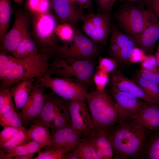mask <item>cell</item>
<instances>
[{
    "instance_id": "1",
    "label": "cell",
    "mask_w": 159,
    "mask_h": 159,
    "mask_svg": "<svg viewBox=\"0 0 159 159\" xmlns=\"http://www.w3.org/2000/svg\"><path fill=\"white\" fill-rule=\"evenodd\" d=\"M151 132L130 119L122 120L109 127L107 134L113 150V158L143 159L144 145Z\"/></svg>"
},
{
    "instance_id": "2",
    "label": "cell",
    "mask_w": 159,
    "mask_h": 159,
    "mask_svg": "<svg viewBox=\"0 0 159 159\" xmlns=\"http://www.w3.org/2000/svg\"><path fill=\"white\" fill-rule=\"evenodd\" d=\"M52 51L41 50L37 54L24 58L12 57L6 79L0 85V90L11 87L18 82L27 79H38L52 74L49 64Z\"/></svg>"
},
{
    "instance_id": "3",
    "label": "cell",
    "mask_w": 159,
    "mask_h": 159,
    "mask_svg": "<svg viewBox=\"0 0 159 159\" xmlns=\"http://www.w3.org/2000/svg\"><path fill=\"white\" fill-rule=\"evenodd\" d=\"M87 101L90 111L92 125L109 128L124 120L117 110L112 96L104 89L88 92Z\"/></svg>"
},
{
    "instance_id": "4",
    "label": "cell",
    "mask_w": 159,
    "mask_h": 159,
    "mask_svg": "<svg viewBox=\"0 0 159 159\" xmlns=\"http://www.w3.org/2000/svg\"><path fill=\"white\" fill-rule=\"evenodd\" d=\"M91 61L60 57L53 61L50 67L52 74L86 86L91 84L94 74V66Z\"/></svg>"
},
{
    "instance_id": "5",
    "label": "cell",
    "mask_w": 159,
    "mask_h": 159,
    "mask_svg": "<svg viewBox=\"0 0 159 159\" xmlns=\"http://www.w3.org/2000/svg\"><path fill=\"white\" fill-rule=\"evenodd\" d=\"M98 45L79 30H75L72 37L57 48L60 57L66 59L92 60L97 54Z\"/></svg>"
},
{
    "instance_id": "6",
    "label": "cell",
    "mask_w": 159,
    "mask_h": 159,
    "mask_svg": "<svg viewBox=\"0 0 159 159\" xmlns=\"http://www.w3.org/2000/svg\"><path fill=\"white\" fill-rule=\"evenodd\" d=\"M115 16L120 26L132 37L140 33L151 22L158 19L148 9L132 4L122 6Z\"/></svg>"
},
{
    "instance_id": "7",
    "label": "cell",
    "mask_w": 159,
    "mask_h": 159,
    "mask_svg": "<svg viewBox=\"0 0 159 159\" xmlns=\"http://www.w3.org/2000/svg\"><path fill=\"white\" fill-rule=\"evenodd\" d=\"M49 74L38 78L53 93L67 100L85 101L88 92L86 86L65 78L53 77Z\"/></svg>"
},
{
    "instance_id": "8",
    "label": "cell",
    "mask_w": 159,
    "mask_h": 159,
    "mask_svg": "<svg viewBox=\"0 0 159 159\" xmlns=\"http://www.w3.org/2000/svg\"><path fill=\"white\" fill-rule=\"evenodd\" d=\"M46 88L37 79L25 105L19 113L25 128L41 111L46 100L47 95L45 92Z\"/></svg>"
},
{
    "instance_id": "9",
    "label": "cell",
    "mask_w": 159,
    "mask_h": 159,
    "mask_svg": "<svg viewBox=\"0 0 159 159\" xmlns=\"http://www.w3.org/2000/svg\"><path fill=\"white\" fill-rule=\"evenodd\" d=\"M28 25L26 16L21 12L16 13L12 26L1 42V52L11 55L29 33Z\"/></svg>"
},
{
    "instance_id": "10",
    "label": "cell",
    "mask_w": 159,
    "mask_h": 159,
    "mask_svg": "<svg viewBox=\"0 0 159 159\" xmlns=\"http://www.w3.org/2000/svg\"><path fill=\"white\" fill-rule=\"evenodd\" d=\"M34 22V30L39 44L42 49L53 50L55 46L51 37L56 26L54 16L48 12L37 14Z\"/></svg>"
},
{
    "instance_id": "11",
    "label": "cell",
    "mask_w": 159,
    "mask_h": 159,
    "mask_svg": "<svg viewBox=\"0 0 159 159\" xmlns=\"http://www.w3.org/2000/svg\"><path fill=\"white\" fill-rule=\"evenodd\" d=\"M111 96L117 110L125 120L131 119L147 102L130 93L111 88Z\"/></svg>"
},
{
    "instance_id": "12",
    "label": "cell",
    "mask_w": 159,
    "mask_h": 159,
    "mask_svg": "<svg viewBox=\"0 0 159 159\" xmlns=\"http://www.w3.org/2000/svg\"><path fill=\"white\" fill-rule=\"evenodd\" d=\"M51 3L57 18L74 28L85 16L83 9L74 0H51Z\"/></svg>"
},
{
    "instance_id": "13",
    "label": "cell",
    "mask_w": 159,
    "mask_h": 159,
    "mask_svg": "<svg viewBox=\"0 0 159 159\" xmlns=\"http://www.w3.org/2000/svg\"><path fill=\"white\" fill-rule=\"evenodd\" d=\"M52 145L48 148L63 149L66 152L75 147L83 139V135L71 125L59 129L51 130Z\"/></svg>"
},
{
    "instance_id": "14",
    "label": "cell",
    "mask_w": 159,
    "mask_h": 159,
    "mask_svg": "<svg viewBox=\"0 0 159 159\" xmlns=\"http://www.w3.org/2000/svg\"><path fill=\"white\" fill-rule=\"evenodd\" d=\"M68 105L71 124L76 130L82 133L83 137L92 126L91 115L85 101L69 100Z\"/></svg>"
},
{
    "instance_id": "15",
    "label": "cell",
    "mask_w": 159,
    "mask_h": 159,
    "mask_svg": "<svg viewBox=\"0 0 159 159\" xmlns=\"http://www.w3.org/2000/svg\"><path fill=\"white\" fill-rule=\"evenodd\" d=\"M110 84L111 88L130 93L147 102L159 105L146 95L135 81L125 77L120 72H117L112 74L110 78Z\"/></svg>"
},
{
    "instance_id": "16",
    "label": "cell",
    "mask_w": 159,
    "mask_h": 159,
    "mask_svg": "<svg viewBox=\"0 0 159 159\" xmlns=\"http://www.w3.org/2000/svg\"><path fill=\"white\" fill-rule=\"evenodd\" d=\"M109 128L92 125L83 137L102 152L105 159H112L113 156L112 146L107 134Z\"/></svg>"
},
{
    "instance_id": "17",
    "label": "cell",
    "mask_w": 159,
    "mask_h": 159,
    "mask_svg": "<svg viewBox=\"0 0 159 159\" xmlns=\"http://www.w3.org/2000/svg\"><path fill=\"white\" fill-rule=\"evenodd\" d=\"M158 105L146 102L141 110L130 119L138 125L151 131L159 130Z\"/></svg>"
},
{
    "instance_id": "18",
    "label": "cell",
    "mask_w": 159,
    "mask_h": 159,
    "mask_svg": "<svg viewBox=\"0 0 159 159\" xmlns=\"http://www.w3.org/2000/svg\"><path fill=\"white\" fill-rule=\"evenodd\" d=\"M132 37L137 45L145 54H151L159 39V20L152 21L140 33Z\"/></svg>"
},
{
    "instance_id": "19",
    "label": "cell",
    "mask_w": 159,
    "mask_h": 159,
    "mask_svg": "<svg viewBox=\"0 0 159 159\" xmlns=\"http://www.w3.org/2000/svg\"><path fill=\"white\" fill-rule=\"evenodd\" d=\"M90 14L95 28L90 39L98 45H104L110 32L111 15L108 13Z\"/></svg>"
},
{
    "instance_id": "20",
    "label": "cell",
    "mask_w": 159,
    "mask_h": 159,
    "mask_svg": "<svg viewBox=\"0 0 159 159\" xmlns=\"http://www.w3.org/2000/svg\"><path fill=\"white\" fill-rule=\"evenodd\" d=\"M35 79L20 81L9 88L18 112L25 105L33 88Z\"/></svg>"
},
{
    "instance_id": "21",
    "label": "cell",
    "mask_w": 159,
    "mask_h": 159,
    "mask_svg": "<svg viewBox=\"0 0 159 159\" xmlns=\"http://www.w3.org/2000/svg\"><path fill=\"white\" fill-rule=\"evenodd\" d=\"M62 159H98L93 144L83 138L75 147L66 152Z\"/></svg>"
},
{
    "instance_id": "22",
    "label": "cell",
    "mask_w": 159,
    "mask_h": 159,
    "mask_svg": "<svg viewBox=\"0 0 159 159\" xmlns=\"http://www.w3.org/2000/svg\"><path fill=\"white\" fill-rule=\"evenodd\" d=\"M59 97L52 93L47 95L45 101L39 115L31 122L39 123L50 128L54 116V110Z\"/></svg>"
},
{
    "instance_id": "23",
    "label": "cell",
    "mask_w": 159,
    "mask_h": 159,
    "mask_svg": "<svg viewBox=\"0 0 159 159\" xmlns=\"http://www.w3.org/2000/svg\"><path fill=\"white\" fill-rule=\"evenodd\" d=\"M31 124L29 129L27 130L29 139L44 148L50 147L52 141L48 128L37 122H33Z\"/></svg>"
},
{
    "instance_id": "24",
    "label": "cell",
    "mask_w": 159,
    "mask_h": 159,
    "mask_svg": "<svg viewBox=\"0 0 159 159\" xmlns=\"http://www.w3.org/2000/svg\"><path fill=\"white\" fill-rule=\"evenodd\" d=\"M40 145L32 140H30L27 142L21 144L6 153L0 150V159H11L21 155L28 154H35L38 153L43 148Z\"/></svg>"
},
{
    "instance_id": "25",
    "label": "cell",
    "mask_w": 159,
    "mask_h": 159,
    "mask_svg": "<svg viewBox=\"0 0 159 159\" xmlns=\"http://www.w3.org/2000/svg\"><path fill=\"white\" fill-rule=\"evenodd\" d=\"M39 52L29 33L11 55L15 58H24L35 55Z\"/></svg>"
},
{
    "instance_id": "26",
    "label": "cell",
    "mask_w": 159,
    "mask_h": 159,
    "mask_svg": "<svg viewBox=\"0 0 159 159\" xmlns=\"http://www.w3.org/2000/svg\"><path fill=\"white\" fill-rule=\"evenodd\" d=\"M143 158L159 159V130L151 131L146 141Z\"/></svg>"
},
{
    "instance_id": "27",
    "label": "cell",
    "mask_w": 159,
    "mask_h": 159,
    "mask_svg": "<svg viewBox=\"0 0 159 159\" xmlns=\"http://www.w3.org/2000/svg\"><path fill=\"white\" fill-rule=\"evenodd\" d=\"M12 12L10 0H0V40L4 38L9 26Z\"/></svg>"
},
{
    "instance_id": "28",
    "label": "cell",
    "mask_w": 159,
    "mask_h": 159,
    "mask_svg": "<svg viewBox=\"0 0 159 159\" xmlns=\"http://www.w3.org/2000/svg\"><path fill=\"white\" fill-rule=\"evenodd\" d=\"M135 81L149 98L159 105V85L158 84L137 75Z\"/></svg>"
},
{
    "instance_id": "29",
    "label": "cell",
    "mask_w": 159,
    "mask_h": 159,
    "mask_svg": "<svg viewBox=\"0 0 159 159\" xmlns=\"http://www.w3.org/2000/svg\"><path fill=\"white\" fill-rule=\"evenodd\" d=\"M29 139L27 130L24 126L11 138L3 144L0 145V150L6 153L16 147L27 142Z\"/></svg>"
},
{
    "instance_id": "30",
    "label": "cell",
    "mask_w": 159,
    "mask_h": 159,
    "mask_svg": "<svg viewBox=\"0 0 159 159\" xmlns=\"http://www.w3.org/2000/svg\"><path fill=\"white\" fill-rule=\"evenodd\" d=\"M23 122L16 109L0 115V125L3 127L11 126L19 127L23 126Z\"/></svg>"
},
{
    "instance_id": "31",
    "label": "cell",
    "mask_w": 159,
    "mask_h": 159,
    "mask_svg": "<svg viewBox=\"0 0 159 159\" xmlns=\"http://www.w3.org/2000/svg\"><path fill=\"white\" fill-rule=\"evenodd\" d=\"M9 88L0 91V115L16 109Z\"/></svg>"
},
{
    "instance_id": "32",
    "label": "cell",
    "mask_w": 159,
    "mask_h": 159,
    "mask_svg": "<svg viewBox=\"0 0 159 159\" xmlns=\"http://www.w3.org/2000/svg\"><path fill=\"white\" fill-rule=\"evenodd\" d=\"M137 46L132 38L125 45L120 49L117 61L124 64L129 62L130 57L133 50Z\"/></svg>"
},
{
    "instance_id": "33",
    "label": "cell",
    "mask_w": 159,
    "mask_h": 159,
    "mask_svg": "<svg viewBox=\"0 0 159 159\" xmlns=\"http://www.w3.org/2000/svg\"><path fill=\"white\" fill-rule=\"evenodd\" d=\"M72 28L69 24L64 23L56 26L55 32L61 39L66 42L73 37L74 30Z\"/></svg>"
},
{
    "instance_id": "34",
    "label": "cell",
    "mask_w": 159,
    "mask_h": 159,
    "mask_svg": "<svg viewBox=\"0 0 159 159\" xmlns=\"http://www.w3.org/2000/svg\"><path fill=\"white\" fill-rule=\"evenodd\" d=\"M109 79V74L104 71L97 69L93 77L96 89L100 90L105 89Z\"/></svg>"
},
{
    "instance_id": "35",
    "label": "cell",
    "mask_w": 159,
    "mask_h": 159,
    "mask_svg": "<svg viewBox=\"0 0 159 159\" xmlns=\"http://www.w3.org/2000/svg\"><path fill=\"white\" fill-rule=\"evenodd\" d=\"M117 67V61L114 58L100 57L97 69L104 71L109 74L114 71Z\"/></svg>"
},
{
    "instance_id": "36",
    "label": "cell",
    "mask_w": 159,
    "mask_h": 159,
    "mask_svg": "<svg viewBox=\"0 0 159 159\" xmlns=\"http://www.w3.org/2000/svg\"><path fill=\"white\" fill-rule=\"evenodd\" d=\"M12 56L1 51L0 54V85L5 81L6 78L8 66L11 63Z\"/></svg>"
},
{
    "instance_id": "37",
    "label": "cell",
    "mask_w": 159,
    "mask_h": 159,
    "mask_svg": "<svg viewBox=\"0 0 159 159\" xmlns=\"http://www.w3.org/2000/svg\"><path fill=\"white\" fill-rule=\"evenodd\" d=\"M66 151L63 149H53L48 148L44 151L39 152L37 156L33 159H62L63 154Z\"/></svg>"
},
{
    "instance_id": "38",
    "label": "cell",
    "mask_w": 159,
    "mask_h": 159,
    "mask_svg": "<svg viewBox=\"0 0 159 159\" xmlns=\"http://www.w3.org/2000/svg\"><path fill=\"white\" fill-rule=\"evenodd\" d=\"M132 38V36L128 34L116 31L112 34L110 41L116 43L120 49L125 45Z\"/></svg>"
},
{
    "instance_id": "39",
    "label": "cell",
    "mask_w": 159,
    "mask_h": 159,
    "mask_svg": "<svg viewBox=\"0 0 159 159\" xmlns=\"http://www.w3.org/2000/svg\"><path fill=\"white\" fill-rule=\"evenodd\" d=\"M19 127L7 126L3 127L0 132V145L4 144L11 138L23 127Z\"/></svg>"
},
{
    "instance_id": "40",
    "label": "cell",
    "mask_w": 159,
    "mask_h": 159,
    "mask_svg": "<svg viewBox=\"0 0 159 159\" xmlns=\"http://www.w3.org/2000/svg\"><path fill=\"white\" fill-rule=\"evenodd\" d=\"M137 75L159 85V69L155 70H149L141 68L138 72Z\"/></svg>"
},
{
    "instance_id": "41",
    "label": "cell",
    "mask_w": 159,
    "mask_h": 159,
    "mask_svg": "<svg viewBox=\"0 0 159 159\" xmlns=\"http://www.w3.org/2000/svg\"><path fill=\"white\" fill-rule=\"evenodd\" d=\"M82 21V29L85 34L90 39L95 30V26L90 13L85 15Z\"/></svg>"
},
{
    "instance_id": "42",
    "label": "cell",
    "mask_w": 159,
    "mask_h": 159,
    "mask_svg": "<svg viewBox=\"0 0 159 159\" xmlns=\"http://www.w3.org/2000/svg\"><path fill=\"white\" fill-rule=\"evenodd\" d=\"M141 68L149 70H155L159 68L156 58L152 54H146L144 59L141 62Z\"/></svg>"
},
{
    "instance_id": "43",
    "label": "cell",
    "mask_w": 159,
    "mask_h": 159,
    "mask_svg": "<svg viewBox=\"0 0 159 159\" xmlns=\"http://www.w3.org/2000/svg\"><path fill=\"white\" fill-rule=\"evenodd\" d=\"M146 55L144 52L137 46L133 50L130 57L129 62L131 63L141 62L145 58Z\"/></svg>"
},
{
    "instance_id": "44",
    "label": "cell",
    "mask_w": 159,
    "mask_h": 159,
    "mask_svg": "<svg viewBox=\"0 0 159 159\" xmlns=\"http://www.w3.org/2000/svg\"><path fill=\"white\" fill-rule=\"evenodd\" d=\"M147 9L151 11L159 20V0H142Z\"/></svg>"
},
{
    "instance_id": "45",
    "label": "cell",
    "mask_w": 159,
    "mask_h": 159,
    "mask_svg": "<svg viewBox=\"0 0 159 159\" xmlns=\"http://www.w3.org/2000/svg\"><path fill=\"white\" fill-rule=\"evenodd\" d=\"M117 0H98L99 9L102 13L110 12Z\"/></svg>"
},
{
    "instance_id": "46",
    "label": "cell",
    "mask_w": 159,
    "mask_h": 159,
    "mask_svg": "<svg viewBox=\"0 0 159 159\" xmlns=\"http://www.w3.org/2000/svg\"><path fill=\"white\" fill-rule=\"evenodd\" d=\"M120 48L119 46L115 42L110 41L109 52L110 55L117 61Z\"/></svg>"
},
{
    "instance_id": "47",
    "label": "cell",
    "mask_w": 159,
    "mask_h": 159,
    "mask_svg": "<svg viewBox=\"0 0 159 159\" xmlns=\"http://www.w3.org/2000/svg\"><path fill=\"white\" fill-rule=\"evenodd\" d=\"M42 0H29L28 6L30 10L37 14L39 13Z\"/></svg>"
},
{
    "instance_id": "48",
    "label": "cell",
    "mask_w": 159,
    "mask_h": 159,
    "mask_svg": "<svg viewBox=\"0 0 159 159\" xmlns=\"http://www.w3.org/2000/svg\"><path fill=\"white\" fill-rule=\"evenodd\" d=\"M82 9L91 11L92 9V0H74Z\"/></svg>"
},
{
    "instance_id": "49",
    "label": "cell",
    "mask_w": 159,
    "mask_h": 159,
    "mask_svg": "<svg viewBox=\"0 0 159 159\" xmlns=\"http://www.w3.org/2000/svg\"><path fill=\"white\" fill-rule=\"evenodd\" d=\"M34 154H28L24 155H21L15 157L16 159H32Z\"/></svg>"
},
{
    "instance_id": "50",
    "label": "cell",
    "mask_w": 159,
    "mask_h": 159,
    "mask_svg": "<svg viewBox=\"0 0 159 159\" xmlns=\"http://www.w3.org/2000/svg\"><path fill=\"white\" fill-rule=\"evenodd\" d=\"M14 2L17 4L21 3L24 0H13Z\"/></svg>"
},
{
    "instance_id": "51",
    "label": "cell",
    "mask_w": 159,
    "mask_h": 159,
    "mask_svg": "<svg viewBox=\"0 0 159 159\" xmlns=\"http://www.w3.org/2000/svg\"><path fill=\"white\" fill-rule=\"evenodd\" d=\"M142 0H117V1H139Z\"/></svg>"
},
{
    "instance_id": "52",
    "label": "cell",
    "mask_w": 159,
    "mask_h": 159,
    "mask_svg": "<svg viewBox=\"0 0 159 159\" xmlns=\"http://www.w3.org/2000/svg\"></svg>"
}]
</instances>
